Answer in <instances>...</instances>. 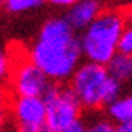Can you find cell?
<instances>
[{"label":"cell","instance_id":"6da1fadb","mask_svg":"<svg viewBox=\"0 0 132 132\" xmlns=\"http://www.w3.org/2000/svg\"><path fill=\"white\" fill-rule=\"evenodd\" d=\"M82 52L74 29L64 18H50L39 31L29 60L53 82H64L81 64Z\"/></svg>","mask_w":132,"mask_h":132},{"label":"cell","instance_id":"7a4b0ae2","mask_svg":"<svg viewBox=\"0 0 132 132\" xmlns=\"http://www.w3.org/2000/svg\"><path fill=\"white\" fill-rule=\"evenodd\" d=\"M69 79V89L82 110L97 111L122 95V82L111 77L105 64L92 61L79 64Z\"/></svg>","mask_w":132,"mask_h":132},{"label":"cell","instance_id":"3957f363","mask_svg":"<svg viewBox=\"0 0 132 132\" xmlns=\"http://www.w3.org/2000/svg\"><path fill=\"white\" fill-rule=\"evenodd\" d=\"M126 23L127 18L121 11H100L94 21L82 29L84 34L79 39L82 56L92 63L106 64L116 53L118 39L126 28Z\"/></svg>","mask_w":132,"mask_h":132},{"label":"cell","instance_id":"277c9868","mask_svg":"<svg viewBox=\"0 0 132 132\" xmlns=\"http://www.w3.org/2000/svg\"><path fill=\"white\" fill-rule=\"evenodd\" d=\"M44 102L45 122L53 132L81 119L82 106L69 87H61L58 82H53V85L44 95Z\"/></svg>","mask_w":132,"mask_h":132},{"label":"cell","instance_id":"5b68a950","mask_svg":"<svg viewBox=\"0 0 132 132\" xmlns=\"http://www.w3.org/2000/svg\"><path fill=\"white\" fill-rule=\"evenodd\" d=\"M10 79L15 95L44 97L53 85V81H50L47 74L39 69L31 60H21L11 66Z\"/></svg>","mask_w":132,"mask_h":132},{"label":"cell","instance_id":"8992f818","mask_svg":"<svg viewBox=\"0 0 132 132\" xmlns=\"http://www.w3.org/2000/svg\"><path fill=\"white\" fill-rule=\"evenodd\" d=\"M10 114L16 126H29L45 121V102L44 97L16 95L10 100Z\"/></svg>","mask_w":132,"mask_h":132},{"label":"cell","instance_id":"52a82bcc","mask_svg":"<svg viewBox=\"0 0 132 132\" xmlns=\"http://www.w3.org/2000/svg\"><path fill=\"white\" fill-rule=\"evenodd\" d=\"M100 11L102 6L98 0H77L69 6V11L66 13L64 19L74 31H82L97 18Z\"/></svg>","mask_w":132,"mask_h":132},{"label":"cell","instance_id":"ba28073f","mask_svg":"<svg viewBox=\"0 0 132 132\" xmlns=\"http://www.w3.org/2000/svg\"><path fill=\"white\" fill-rule=\"evenodd\" d=\"M105 66H106L110 76L114 77L116 81L122 82V84L127 82L132 76V58H130V55L116 52Z\"/></svg>","mask_w":132,"mask_h":132},{"label":"cell","instance_id":"9c48e42d","mask_svg":"<svg viewBox=\"0 0 132 132\" xmlns=\"http://www.w3.org/2000/svg\"><path fill=\"white\" fill-rule=\"evenodd\" d=\"M108 118L114 124L132 121V98L130 95H119L111 103L106 105Z\"/></svg>","mask_w":132,"mask_h":132},{"label":"cell","instance_id":"30bf717a","mask_svg":"<svg viewBox=\"0 0 132 132\" xmlns=\"http://www.w3.org/2000/svg\"><path fill=\"white\" fill-rule=\"evenodd\" d=\"M44 3V0H5L3 5L5 8L11 13H21L26 10L37 8Z\"/></svg>","mask_w":132,"mask_h":132},{"label":"cell","instance_id":"8fae6325","mask_svg":"<svg viewBox=\"0 0 132 132\" xmlns=\"http://www.w3.org/2000/svg\"><path fill=\"white\" fill-rule=\"evenodd\" d=\"M10 97L3 89H0V132H5L10 122Z\"/></svg>","mask_w":132,"mask_h":132},{"label":"cell","instance_id":"7c38bea8","mask_svg":"<svg viewBox=\"0 0 132 132\" xmlns=\"http://www.w3.org/2000/svg\"><path fill=\"white\" fill-rule=\"evenodd\" d=\"M85 132H116V124L110 118H95L85 126Z\"/></svg>","mask_w":132,"mask_h":132},{"label":"cell","instance_id":"4fadbf2b","mask_svg":"<svg viewBox=\"0 0 132 132\" xmlns=\"http://www.w3.org/2000/svg\"><path fill=\"white\" fill-rule=\"evenodd\" d=\"M116 52H119V53H126V55L132 53V29L127 28V26L124 28V31L121 32L119 39H118Z\"/></svg>","mask_w":132,"mask_h":132},{"label":"cell","instance_id":"5bb4252c","mask_svg":"<svg viewBox=\"0 0 132 132\" xmlns=\"http://www.w3.org/2000/svg\"><path fill=\"white\" fill-rule=\"evenodd\" d=\"M10 72H11V60L6 55V52L0 48V87L10 79Z\"/></svg>","mask_w":132,"mask_h":132},{"label":"cell","instance_id":"9a60e30c","mask_svg":"<svg viewBox=\"0 0 132 132\" xmlns=\"http://www.w3.org/2000/svg\"><path fill=\"white\" fill-rule=\"evenodd\" d=\"M16 132H53L47 122H39V124H29V126H16Z\"/></svg>","mask_w":132,"mask_h":132},{"label":"cell","instance_id":"2e32d148","mask_svg":"<svg viewBox=\"0 0 132 132\" xmlns=\"http://www.w3.org/2000/svg\"><path fill=\"white\" fill-rule=\"evenodd\" d=\"M56 132H85V124L81 119H77L76 122H72V124H69V126L56 130Z\"/></svg>","mask_w":132,"mask_h":132},{"label":"cell","instance_id":"e0dca14e","mask_svg":"<svg viewBox=\"0 0 132 132\" xmlns=\"http://www.w3.org/2000/svg\"><path fill=\"white\" fill-rule=\"evenodd\" d=\"M116 132H132V121L116 124Z\"/></svg>","mask_w":132,"mask_h":132},{"label":"cell","instance_id":"ac0fdd59","mask_svg":"<svg viewBox=\"0 0 132 132\" xmlns=\"http://www.w3.org/2000/svg\"><path fill=\"white\" fill-rule=\"evenodd\" d=\"M50 3L58 5V6H71L72 3H76L77 0H48Z\"/></svg>","mask_w":132,"mask_h":132},{"label":"cell","instance_id":"d6986e66","mask_svg":"<svg viewBox=\"0 0 132 132\" xmlns=\"http://www.w3.org/2000/svg\"><path fill=\"white\" fill-rule=\"evenodd\" d=\"M3 2H5V0H0V3H3Z\"/></svg>","mask_w":132,"mask_h":132}]
</instances>
